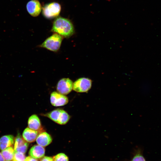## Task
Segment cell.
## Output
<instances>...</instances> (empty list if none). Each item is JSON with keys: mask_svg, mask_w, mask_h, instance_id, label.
Returning a JSON list of instances; mask_svg holds the SVG:
<instances>
[{"mask_svg": "<svg viewBox=\"0 0 161 161\" xmlns=\"http://www.w3.org/2000/svg\"><path fill=\"white\" fill-rule=\"evenodd\" d=\"M15 138L11 135H5L0 138V149L2 151L10 146L14 143Z\"/></svg>", "mask_w": 161, "mask_h": 161, "instance_id": "obj_14", "label": "cell"}, {"mask_svg": "<svg viewBox=\"0 0 161 161\" xmlns=\"http://www.w3.org/2000/svg\"><path fill=\"white\" fill-rule=\"evenodd\" d=\"M14 149L15 152H18L25 153L29 146L27 142L26 141L20 134H18L15 140Z\"/></svg>", "mask_w": 161, "mask_h": 161, "instance_id": "obj_8", "label": "cell"}, {"mask_svg": "<svg viewBox=\"0 0 161 161\" xmlns=\"http://www.w3.org/2000/svg\"><path fill=\"white\" fill-rule=\"evenodd\" d=\"M36 140L38 145L44 147L50 144L52 141V138L47 133L41 132L38 134Z\"/></svg>", "mask_w": 161, "mask_h": 161, "instance_id": "obj_9", "label": "cell"}, {"mask_svg": "<svg viewBox=\"0 0 161 161\" xmlns=\"http://www.w3.org/2000/svg\"><path fill=\"white\" fill-rule=\"evenodd\" d=\"M129 161H146L141 149L138 148L135 150L132 158Z\"/></svg>", "mask_w": 161, "mask_h": 161, "instance_id": "obj_16", "label": "cell"}, {"mask_svg": "<svg viewBox=\"0 0 161 161\" xmlns=\"http://www.w3.org/2000/svg\"><path fill=\"white\" fill-rule=\"evenodd\" d=\"M26 9L28 13L33 17H36L40 14L41 10V6L38 0H31L26 5Z\"/></svg>", "mask_w": 161, "mask_h": 161, "instance_id": "obj_7", "label": "cell"}, {"mask_svg": "<svg viewBox=\"0 0 161 161\" xmlns=\"http://www.w3.org/2000/svg\"><path fill=\"white\" fill-rule=\"evenodd\" d=\"M63 37L55 33L46 39L40 47L49 50L56 52L59 49Z\"/></svg>", "mask_w": 161, "mask_h": 161, "instance_id": "obj_2", "label": "cell"}, {"mask_svg": "<svg viewBox=\"0 0 161 161\" xmlns=\"http://www.w3.org/2000/svg\"><path fill=\"white\" fill-rule=\"evenodd\" d=\"M92 80L88 78L83 77L76 80L73 83V89L78 92H86L91 88Z\"/></svg>", "mask_w": 161, "mask_h": 161, "instance_id": "obj_4", "label": "cell"}, {"mask_svg": "<svg viewBox=\"0 0 161 161\" xmlns=\"http://www.w3.org/2000/svg\"><path fill=\"white\" fill-rule=\"evenodd\" d=\"M25 161H38V160L31 156H28L26 157Z\"/></svg>", "mask_w": 161, "mask_h": 161, "instance_id": "obj_20", "label": "cell"}, {"mask_svg": "<svg viewBox=\"0 0 161 161\" xmlns=\"http://www.w3.org/2000/svg\"><path fill=\"white\" fill-rule=\"evenodd\" d=\"M25 156L24 153L15 152L13 161H25Z\"/></svg>", "mask_w": 161, "mask_h": 161, "instance_id": "obj_18", "label": "cell"}, {"mask_svg": "<svg viewBox=\"0 0 161 161\" xmlns=\"http://www.w3.org/2000/svg\"><path fill=\"white\" fill-rule=\"evenodd\" d=\"M15 152L14 148L10 146L2 151L1 153L5 161H11L13 160Z\"/></svg>", "mask_w": 161, "mask_h": 161, "instance_id": "obj_15", "label": "cell"}, {"mask_svg": "<svg viewBox=\"0 0 161 161\" xmlns=\"http://www.w3.org/2000/svg\"><path fill=\"white\" fill-rule=\"evenodd\" d=\"M40 161H53V160L51 157L45 156L42 158Z\"/></svg>", "mask_w": 161, "mask_h": 161, "instance_id": "obj_19", "label": "cell"}, {"mask_svg": "<svg viewBox=\"0 0 161 161\" xmlns=\"http://www.w3.org/2000/svg\"><path fill=\"white\" fill-rule=\"evenodd\" d=\"M51 31L66 38L74 32L73 25L69 19L62 17L57 18L54 21Z\"/></svg>", "mask_w": 161, "mask_h": 161, "instance_id": "obj_1", "label": "cell"}, {"mask_svg": "<svg viewBox=\"0 0 161 161\" xmlns=\"http://www.w3.org/2000/svg\"><path fill=\"white\" fill-rule=\"evenodd\" d=\"M63 111L64 110L58 109L42 115L58 124L61 118Z\"/></svg>", "mask_w": 161, "mask_h": 161, "instance_id": "obj_13", "label": "cell"}, {"mask_svg": "<svg viewBox=\"0 0 161 161\" xmlns=\"http://www.w3.org/2000/svg\"><path fill=\"white\" fill-rule=\"evenodd\" d=\"M73 83L69 78H63L58 82L56 86L58 92L63 95L69 94L73 89Z\"/></svg>", "mask_w": 161, "mask_h": 161, "instance_id": "obj_5", "label": "cell"}, {"mask_svg": "<svg viewBox=\"0 0 161 161\" xmlns=\"http://www.w3.org/2000/svg\"><path fill=\"white\" fill-rule=\"evenodd\" d=\"M39 133L38 131L32 130L28 127L26 128L23 131L22 137L28 143H32L36 140Z\"/></svg>", "mask_w": 161, "mask_h": 161, "instance_id": "obj_11", "label": "cell"}, {"mask_svg": "<svg viewBox=\"0 0 161 161\" xmlns=\"http://www.w3.org/2000/svg\"><path fill=\"white\" fill-rule=\"evenodd\" d=\"M50 100L51 104L55 106H64L69 101L67 97L56 92H53L51 94Z\"/></svg>", "mask_w": 161, "mask_h": 161, "instance_id": "obj_6", "label": "cell"}, {"mask_svg": "<svg viewBox=\"0 0 161 161\" xmlns=\"http://www.w3.org/2000/svg\"><path fill=\"white\" fill-rule=\"evenodd\" d=\"M0 161H5L1 153L0 152Z\"/></svg>", "mask_w": 161, "mask_h": 161, "instance_id": "obj_21", "label": "cell"}, {"mask_svg": "<svg viewBox=\"0 0 161 161\" xmlns=\"http://www.w3.org/2000/svg\"><path fill=\"white\" fill-rule=\"evenodd\" d=\"M28 128L32 130L39 131L41 130V126L40 119L36 114L31 115L28 121Z\"/></svg>", "mask_w": 161, "mask_h": 161, "instance_id": "obj_12", "label": "cell"}, {"mask_svg": "<svg viewBox=\"0 0 161 161\" xmlns=\"http://www.w3.org/2000/svg\"><path fill=\"white\" fill-rule=\"evenodd\" d=\"M43 15L46 18L51 19L59 15L61 10V6L58 3L53 2L46 4L42 8Z\"/></svg>", "mask_w": 161, "mask_h": 161, "instance_id": "obj_3", "label": "cell"}, {"mask_svg": "<svg viewBox=\"0 0 161 161\" xmlns=\"http://www.w3.org/2000/svg\"><path fill=\"white\" fill-rule=\"evenodd\" d=\"M45 149L43 147L39 145H35L29 150L30 156L36 159L41 158L44 156Z\"/></svg>", "mask_w": 161, "mask_h": 161, "instance_id": "obj_10", "label": "cell"}, {"mask_svg": "<svg viewBox=\"0 0 161 161\" xmlns=\"http://www.w3.org/2000/svg\"><path fill=\"white\" fill-rule=\"evenodd\" d=\"M53 159V161H69L68 157L63 153L58 154L54 156Z\"/></svg>", "mask_w": 161, "mask_h": 161, "instance_id": "obj_17", "label": "cell"}]
</instances>
